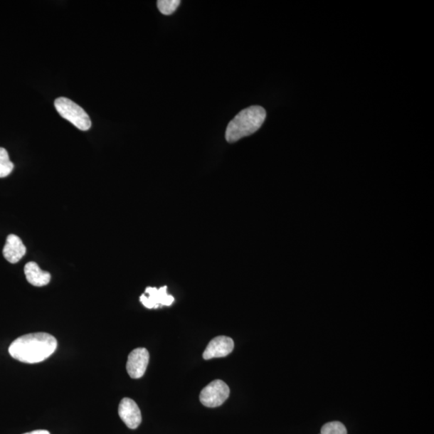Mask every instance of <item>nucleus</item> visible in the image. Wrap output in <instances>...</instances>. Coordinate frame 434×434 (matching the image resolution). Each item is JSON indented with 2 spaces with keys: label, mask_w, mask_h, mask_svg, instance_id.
I'll return each mask as SVG.
<instances>
[{
  "label": "nucleus",
  "mask_w": 434,
  "mask_h": 434,
  "mask_svg": "<svg viewBox=\"0 0 434 434\" xmlns=\"http://www.w3.org/2000/svg\"><path fill=\"white\" fill-rule=\"evenodd\" d=\"M58 347V341L51 334L38 332L24 334L9 346L12 358L26 364H37L51 357Z\"/></svg>",
  "instance_id": "1"
},
{
  "label": "nucleus",
  "mask_w": 434,
  "mask_h": 434,
  "mask_svg": "<svg viewBox=\"0 0 434 434\" xmlns=\"http://www.w3.org/2000/svg\"><path fill=\"white\" fill-rule=\"evenodd\" d=\"M320 434H347V430L340 421H331L322 427Z\"/></svg>",
  "instance_id": "13"
},
{
  "label": "nucleus",
  "mask_w": 434,
  "mask_h": 434,
  "mask_svg": "<svg viewBox=\"0 0 434 434\" xmlns=\"http://www.w3.org/2000/svg\"><path fill=\"white\" fill-rule=\"evenodd\" d=\"M231 394L227 383L221 380L210 383L201 393L200 400L202 405L208 408L219 407L228 398Z\"/></svg>",
  "instance_id": "4"
},
{
  "label": "nucleus",
  "mask_w": 434,
  "mask_h": 434,
  "mask_svg": "<svg viewBox=\"0 0 434 434\" xmlns=\"http://www.w3.org/2000/svg\"><path fill=\"white\" fill-rule=\"evenodd\" d=\"M150 359L148 351L144 347H139L129 353L127 363L129 376L133 379H139L144 376Z\"/></svg>",
  "instance_id": "5"
},
{
  "label": "nucleus",
  "mask_w": 434,
  "mask_h": 434,
  "mask_svg": "<svg viewBox=\"0 0 434 434\" xmlns=\"http://www.w3.org/2000/svg\"><path fill=\"white\" fill-rule=\"evenodd\" d=\"M14 169V164L9 158V154L3 147H0V178L7 177Z\"/></svg>",
  "instance_id": "11"
},
{
  "label": "nucleus",
  "mask_w": 434,
  "mask_h": 434,
  "mask_svg": "<svg viewBox=\"0 0 434 434\" xmlns=\"http://www.w3.org/2000/svg\"><path fill=\"white\" fill-rule=\"evenodd\" d=\"M234 349V342L231 338L218 337L211 340L206 351L203 353L204 359L226 357L231 354Z\"/></svg>",
  "instance_id": "8"
},
{
  "label": "nucleus",
  "mask_w": 434,
  "mask_h": 434,
  "mask_svg": "<svg viewBox=\"0 0 434 434\" xmlns=\"http://www.w3.org/2000/svg\"><path fill=\"white\" fill-rule=\"evenodd\" d=\"M55 108L61 117L70 122L74 127H76L83 132L90 129L92 123L90 117L85 111L77 103L73 102L69 98L59 97L54 102Z\"/></svg>",
  "instance_id": "3"
},
{
  "label": "nucleus",
  "mask_w": 434,
  "mask_h": 434,
  "mask_svg": "<svg viewBox=\"0 0 434 434\" xmlns=\"http://www.w3.org/2000/svg\"><path fill=\"white\" fill-rule=\"evenodd\" d=\"M120 417L129 429L135 430L142 423V414L136 402L130 398H123L119 407Z\"/></svg>",
  "instance_id": "7"
},
{
  "label": "nucleus",
  "mask_w": 434,
  "mask_h": 434,
  "mask_svg": "<svg viewBox=\"0 0 434 434\" xmlns=\"http://www.w3.org/2000/svg\"><path fill=\"white\" fill-rule=\"evenodd\" d=\"M24 274L27 281L34 287H45L51 280V274L43 271L40 266L33 262L28 263L24 266Z\"/></svg>",
  "instance_id": "10"
},
{
  "label": "nucleus",
  "mask_w": 434,
  "mask_h": 434,
  "mask_svg": "<svg viewBox=\"0 0 434 434\" xmlns=\"http://www.w3.org/2000/svg\"><path fill=\"white\" fill-rule=\"evenodd\" d=\"M181 1L179 0H159L157 6L161 14L170 16L178 9Z\"/></svg>",
  "instance_id": "12"
},
{
  "label": "nucleus",
  "mask_w": 434,
  "mask_h": 434,
  "mask_svg": "<svg viewBox=\"0 0 434 434\" xmlns=\"http://www.w3.org/2000/svg\"><path fill=\"white\" fill-rule=\"evenodd\" d=\"M26 247L18 235L11 234L9 235L4 247L3 254L6 260L10 263L15 264L26 255Z\"/></svg>",
  "instance_id": "9"
},
{
  "label": "nucleus",
  "mask_w": 434,
  "mask_h": 434,
  "mask_svg": "<svg viewBox=\"0 0 434 434\" xmlns=\"http://www.w3.org/2000/svg\"><path fill=\"white\" fill-rule=\"evenodd\" d=\"M266 117V111L259 105L248 107L228 123L226 139L228 142H235L247 137L262 127Z\"/></svg>",
  "instance_id": "2"
},
{
  "label": "nucleus",
  "mask_w": 434,
  "mask_h": 434,
  "mask_svg": "<svg viewBox=\"0 0 434 434\" xmlns=\"http://www.w3.org/2000/svg\"><path fill=\"white\" fill-rule=\"evenodd\" d=\"M175 301L174 297L167 294V287L159 289L147 287L145 294L140 297V302L148 309H157L160 306H171Z\"/></svg>",
  "instance_id": "6"
},
{
  "label": "nucleus",
  "mask_w": 434,
  "mask_h": 434,
  "mask_svg": "<svg viewBox=\"0 0 434 434\" xmlns=\"http://www.w3.org/2000/svg\"><path fill=\"white\" fill-rule=\"evenodd\" d=\"M23 434H51V433L47 430H34L33 432L26 433Z\"/></svg>",
  "instance_id": "14"
}]
</instances>
